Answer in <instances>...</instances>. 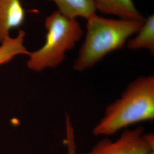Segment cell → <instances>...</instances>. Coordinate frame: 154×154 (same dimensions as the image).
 <instances>
[{
  "label": "cell",
  "mask_w": 154,
  "mask_h": 154,
  "mask_svg": "<svg viewBox=\"0 0 154 154\" xmlns=\"http://www.w3.org/2000/svg\"><path fill=\"white\" fill-rule=\"evenodd\" d=\"M87 20L85 39L74 63L77 72L92 67L106 55L122 49L127 39L138 33L144 22L106 18L96 14Z\"/></svg>",
  "instance_id": "cell-2"
},
{
  "label": "cell",
  "mask_w": 154,
  "mask_h": 154,
  "mask_svg": "<svg viewBox=\"0 0 154 154\" xmlns=\"http://www.w3.org/2000/svg\"><path fill=\"white\" fill-rule=\"evenodd\" d=\"M57 6L58 11L63 15L76 19L81 17L86 20L96 14L94 0H49Z\"/></svg>",
  "instance_id": "cell-7"
},
{
  "label": "cell",
  "mask_w": 154,
  "mask_h": 154,
  "mask_svg": "<svg viewBox=\"0 0 154 154\" xmlns=\"http://www.w3.org/2000/svg\"><path fill=\"white\" fill-rule=\"evenodd\" d=\"M154 119V75L140 76L129 83L121 97L106 107L93 134L110 136L134 124Z\"/></svg>",
  "instance_id": "cell-1"
},
{
  "label": "cell",
  "mask_w": 154,
  "mask_h": 154,
  "mask_svg": "<svg viewBox=\"0 0 154 154\" xmlns=\"http://www.w3.org/2000/svg\"><path fill=\"white\" fill-rule=\"evenodd\" d=\"M149 154H154V151H151Z\"/></svg>",
  "instance_id": "cell-11"
},
{
  "label": "cell",
  "mask_w": 154,
  "mask_h": 154,
  "mask_svg": "<svg viewBox=\"0 0 154 154\" xmlns=\"http://www.w3.org/2000/svg\"><path fill=\"white\" fill-rule=\"evenodd\" d=\"M45 25L47 29L45 44L28 55L27 66L35 72L59 66L65 60L66 52L72 49L82 37V29L77 20L60 11L48 17Z\"/></svg>",
  "instance_id": "cell-3"
},
{
  "label": "cell",
  "mask_w": 154,
  "mask_h": 154,
  "mask_svg": "<svg viewBox=\"0 0 154 154\" xmlns=\"http://www.w3.org/2000/svg\"><path fill=\"white\" fill-rule=\"evenodd\" d=\"M96 10L102 13L114 15L121 19L144 21L146 18L138 11L132 0H94Z\"/></svg>",
  "instance_id": "cell-6"
},
{
  "label": "cell",
  "mask_w": 154,
  "mask_h": 154,
  "mask_svg": "<svg viewBox=\"0 0 154 154\" xmlns=\"http://www.w3.org/2000/svg\"><path fill=\"white\" fill-rule=\"evenodd\" d=\"M65 121H66V143L67 154H77L74 128L72 126L71 118L68 114H66Z\"/></svg>",
  "instance_id": "cell-10"
},
{
  "label": "cell",
  "mask_w": 154,
  "mask_h": 154,
  "mask_svg": "<svg viewBox=\"0 0 154 154\" xmlns=\"http://www.w3.org/2000/svg\"><path fill=\"white\" fill-rule=\"evenodd\" d=\"M154 151V136L144 134L143 127L126 129L115 141L105 138L96 143L89 151L81 154H149Z\"/></svg>",
  "instance_id": "cell-4"
},
{
  "label": "cell",
  "mask_w": 154,
  "mask_h": 154,
  "mask_svg": "<svg viewBox=\"0 0 154 154\" xmlns=\"http://www.w3.org/2000/svg\"><path fill=\"white\" fill-rule=\"evenodd\" d=\"M26 35L25 31L20 30L17 37H8L0 46V65L7 63L17 55H29V51L25 47L23 42Z\"/></svg>",
  "instance_id": "cell-8"
},
{
  "label": "cell",
  "mask_w": 154,
  "mask_h": 154,
  "mask_svg": "<svg viewBox=\"0 0 154 154\" xmlns=\"http://www.w3.org/2000/svg\"><path fill=\"white\" fill-rule=\"evenodd\" d=\"M25 12L20 0H0V42L10 37L11 30L20 28Z\"/></svg>",
  "instance_id": "cell-5"
},
{
  "label": "cell",
  "mask_w": 154,
  "mask_h": 154,
  "mask_svg": "<svg viewBox=\"0 0 154 154\" xmlns=\"http://www.w3.org/2000/svg\"><path fill=\"white\" fill-rule=\"evenodd\" d=\"M138 35L130 39L127 44L128 49L132 50L147 49L151 54L154 53V16L151 15L145 20Z\"/></svg>",
  "instance_id": "cell-9"
}]
</instances>
